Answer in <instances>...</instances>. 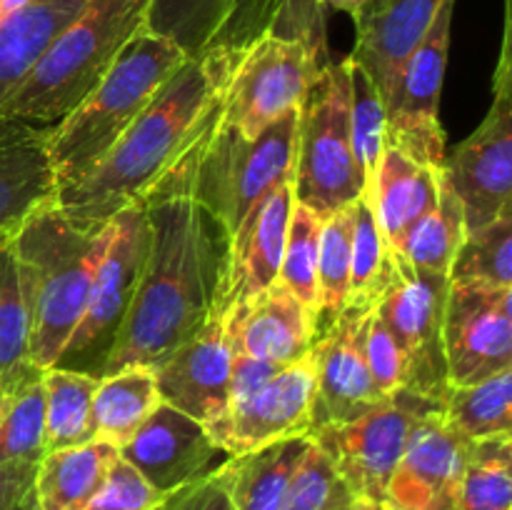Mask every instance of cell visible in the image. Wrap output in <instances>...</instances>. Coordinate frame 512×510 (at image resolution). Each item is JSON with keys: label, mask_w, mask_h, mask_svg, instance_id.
Segmentation results:
<instances>
[{"label": "cell", "mask_w": 512, "mask_h": 510, "mask_svg": "<svg viewBox=\"0 0 512 510\" xmlns=\"http://www.w3.org/2000/svg\"><path fill=\"white\" fill-rule=\"evenodd\" d=\"M385 510H400V508H390V505H385Z\"/></svg>", "instance_id": "cell-52"}, {"label": "cell", "mask_w": 512, "mask_h": 510, "mask_svg": "<svg viewBox=\"0 0 512 510\" xmlns=\"http://www.w3.org/2000/svg\"><path fill=\"white\" fill-rule=\"evenodd\" d=\"M448 278L450 285L512 288V210L465 233Z\"/></svg>", "instance_id": "cell-34"}, {"label": "cell", "mask_w": 512, "mask_h": 510, "mask_svg": "<svg viewBox=\"0 0 512 510\" xmlns=\"http://www.w3.org/2000/svg\"><path fill=\"white\" fill-rule=\"evenodd\" d=\"M160 405L150 368H125L103 375L93 395L95 440L123 448Z\"/></svg>", "instance_id": "cell-29"}, {"label": "cell", "mask_w": 512, "mask_h": 510, "mask_svg": "<svg viewBox=\"0 0 512 510\" xmlns=\"http://www.w3.org/2000/svg\"><path fill=\"white\" fill-rule=\"evenodd\" d=\"M310 443V438H288L225 460L233 510H280L290 478Z\"/></svg>", "instance_id": "cell-28"}, {"label": "cell", "mask_w": 512, "mask_h": 510, "mask_svg": "<svg viewBox=\"0 0 512 510\" xmlns=\"http://www.w3.org/2000/svg\"><path fill=\"white\" fill-rule=\"evenodd\" d=\"M85 0H30L0 23V108Z\"/></svg>", "instance_id": "cell-26"}, {"label": "cell", "mask_w": 512, "mask_h": 510, "mask_svg": "<svg viewBox=\"0 0 512 510\" xmlns=\"http://www.w3.org/2000/svg\"><path fill=\"white\" fill-rule=\"evenodd\" d=\"M355 205V203H353ZM353 205L323 220L318 245V298L315 330H325L348 305L350 255H353Z\"/></svg>", "instance_id": "cell-33"}, {"label": "cell", "mask_w": 512, "mask_h": 510, "mask_svg": "<svg viewBox=\"0 0 512 510\" xmlns=\"http://www.w3.org/2000/svg\"><path fill=\"white\" fill-rule=\"evenodd\" d=\"M158 385L160 403L210 423L230 405L233 378V348L218 310L200 325L198 333L150 365Z\"/></svg>", "instance_id": "cell-19"}, {"label": "cell", "mask_w": 512, "mask_h": 510, "mask_svg": "<svg viewBox=\"0 0 512 510\" xmlns=\"http://www.w3.org/2000/svg\"><path fill=\"white\" fill-rule=\"evenodd\" d=\"M373 0H320L325 10H340V13H348L350 18H358Z\"/></svg>", "instance_id": "cell-48"}, {"label": "cell", "mask_w": 512, "mask_h": 510, "mask_svg": "<svg viewBox=\"0 0 512 510\" xmlns=\"http://www.w3.org/2000/svg\"><path fill=\"white\" fill-rule=\"evenodd\" d=\"M458 510H512V435L473 440Z\"/></svg>", "instance_id": "cell-36"}, {"label": "cell", "mask_w": 512, "mask_h": 510, "mask_svg": "<svg viewBox=\"0 0 512 510\" xmlns=\"http://www.w3.org/2000/svg\"><path fill=\"white\" fill-rule=\"evenodd\" d=\"M353 255H350V295L348 303H373L378 295L380 280L388 268L390 250L380 230L370 200L360 198L353 205Z\"/></svg>", "instance_id": "cell-40"}, {"label": "cell", "mask_w": 512, "mask_h": 510, "mask_svg": "<svg viewBox=\"0 0 512 510\" xmlns=\"http://www.w3.org/2000/svg\"><path fill=\"white\" fill-rule=\"evenodd\" d=\"M443 410L450 423L470 440L512 435V368L480 383L450 388Z\"/></svg>", "instance_id": "cell-32"}, {"label": "cell", "mask_w": 512, "mask_h": 510, "mask_svg": "<svg viewBox=\"0 0 512 510\" xmlns=\"http://www.w3.org/2000/svg\"><path fill=\"white\" fill-rule=\"evenodd\" d=\"M323 220L305 205H293L285 235L283 260H280L278 280L315 313L318 298V245Z\"/></svg>", "instance_id": "cell-38"}, {"label": "cell", "mask_w": 512, "mask_h": 510, "mask_svg": "<svg viewBox=\"0 0 512 510\" xmlns=\"http://www.w3.org/2000/svg\"><path fill=\"white\" fill-rule=\"evenodd\" d=\"M363 355L375 388L385 398L408 385V360L383 320L375 315V303L363 325Z\"/></svg>", "instance_id": "cell-41"}, {"label": "cell", "mask_w": 512, "mask_h": 510, "mask_svg": "<svg viewBox=\"0 0 512 510\" xmlns=\"http://www.w3.org/2000/svg\"><path fill=\"white\" fill-rule=\"evenodd\" d=\"M143 208L148 255L103 375L165 358L210 318L223 285L228 240L195 198L190 145L145 195Z\"/></svg>", "instance_id": "cell-1"}, {"label": "cell", "mask_w": 512, "mask_h": 510, "mask_svg": "<svg viewBox=\"0 0 512 510\" xmlns=\"http://www.w3.org/2000/svg\"><path fill=\"white\" fill-rule=\"evenodd\" d=\"M165 498L133 465L118 458L98 493L80 510H160Z\"/></svg>", "instance_id": "cell-43"}, {"label": "cell", "mask_w": 512, "mask_h": 510, "mask_svg": "<svg viewBox=\"0 0 512 510\" xmlns=\"http://www.w3.org/2000/svg\"><path fill=\"white\" fill-rule=\"evenodd\" d=\"M150 0H85L45 48L0 118L55 125L103 80L120 50L145 25Z\"/></svg>", "instance_id": "cell-6"}, {"label": "cell", "mask_w": 512, "mask_h": 510, "mask_svg": "<svg viewBox=\"0 0 512 510\" xmlns=\"http://www.w3.org/2000/svg\"><path fill=\"white\" fill-rule=\"evenodd\" d=\"M120 458L155 490L170 495L213 473L230 455L213 443L205 423L160 403L143 428L120 448Z\"/></svg>", "instance_id": "cell-20"}, {"label": "cell", "mask_w": 512, "mask_h": 510, "mask_svg": "<svg viewBox=\"0 0 512 510\" xmlns=\"http://www.w3.org/2000/svg\"><path fill=\"white\" fill-rule=\"evenodd\" d=\"M45 455L43 370L30 365L0 418V465L38 463Z\"/></svg>", "instance_id": "cell-35"}, {"label": "cell", "mask_w": 512, "mask_h": 510, "mask_svg": "<svg viewBox=\"0 0 512 510\" xmlns=\"http://www.w3.org/2000/svg\"><path fill=\"white\" fill-rule=\"evenodd\" d=\"M28 3L30 0H0V23L8 20L13 13H18V10H23Z\"/></svg>", "instance_id": "cell-50"}, {"label": "cell", "mask_w": 512, "mask_h": 510, "mask_svg": "<svg viewBox=\"0 0 512 510\" xmlns=\"http://www.w3.org/2000/svg\"><path fill=\"white\" fill-rule=\"evenodd\" d=\"M235 53L188 58L153 103L88 175L58 190V208L80 230L98 233L120 210L143 203L198 133Z\"/></svg>", "instance_id": "cell-2"}, {"label": "cell", "mask_w": 512, "mask_h": 510, "mask_svg": "<svg viewBox=\"0 0 512 510\" xmlns=\"http://www.w3.org/2000/svg\"><path fill=\"white\" fill-rule=\"evenodd\" d=\"M330 63L305 40L265 33L235 53L220 90V120L245 138L300 110L313 75Z\"/></svg>", "instance_id": "cell-9"}, {"label": "cell", "mask_w": 512, "mask_h": 510, "mask_svg": "<svg viewBox=\"0 0 512 510\" xmlns=\"http://www.w3.org/2000/svg\"><path fill=\"white\" fill-rule=\"evenodd\" d=\"M473 440L445 410H430L415 423L388 485L385 505L400 510H458L460 485Z\"/></svg>", "instance_id": "cell-17"}, {"label": "cell", "mask_w": 512, "mask_h": 510, "mask_svg": "<svg viewBox=\"0 0 512 510\" xmlns=\"http://www.w3.org/2000/svg\"><path fill=\"white\" fill-rule=\"evenodd\" d=\"M35 470L38 463L28 460L0 465V510H38Z\"/></svg>", "instance_id": "cell-45"}, {"label": "cell", "mask_w": 512, "mask_h": 510, "mask_svg": "<svg viewBox=\"0 0 512 510\" xmlns=\"http://www.w3.org/2000/svg\"><path fill=\"white\" fill-rule=\"evenodd\" d=\"M295 203L320 220L350 208L365 195L350 130V60L325 63L300 105L293 170Z\"/></svg>", "instance_id": "cell-7"}, {"label": "cell", "mask_w": 512, "mask_h": 510, "mask_svg": "<svg viewBox=\"0 0 512 510\" xmlns=\"http://www.w3.org/2000/svg\"><path fill=\"white\" fill-rule=\"evenodd\" d=\"M110 225L113 235L95 273L85 313L53 368H68L103 378L105 363L113 353V345L135 298L150 240L143 203L120 210Z\"/></svg>", "instance_id": "cell-10"}, {"label": "cell", "mask_w": 512, "mask_h": 510, "mask_svg": "<svg viewBox=\"0 0 512 510\" xmlns=\"http://www.w3.org/2000/svg\"><path fill=\"white\" fill-rule=\"evenodd\" d=\"M350 130H353L355 160L368 193L370 180L385 150V100L378 85L353 60H350Z\"/></svg>", "instance_id": "cell-39"}, {"label": "cell", "mask_w": 512, "mask_h": 510, "mask_svg": "<svg viewBox=\"0 0 512 510\" xmlns=\"http://www.w3.org/2000/svg\"><path fill=\"white\" fill-rule=\"evenodd\" d=\"M450 278L423 275L390 250L388 268L375 295V315L408 360L405 388L445 403L450 383L443 355V315Z\"/></svg>", "instance_id": "cell-13"}, {"label": "cell", "mask_w": 512, "mask_h": 510, "mask_svg": "<svg viewBox=\"0 0 512 510\" xmlns=\"http://www.w3.org/2000/svg\"><path fill=\"white\" fill-rule=\"evenodd\" d=\"M210 438L230 458L315 430V368L310 355L283 365L260 388L233 400L223 415L205 423Z\"/></svg>", "instance_id": "cell-15"}, {"label": "cell", "mask_w": 512, "mask_h": 510, "mask_svg": "<svg viewBox=\"0 0 512 510\" xmlns=\"http://www.w3.org/2000/svg\"><path fill=\"white\" fill-rule=\"evenodd\" d=\"M338 480L330 455L313 440L290 478L280 510H323Z\"/></svg>", "instance_id": "cell-42"}, {"label": "cell", "mask_w": 512, "mask_h": 510, "mask_svg": "<svg viewBox=\"0 0 512 510\" xmlns=\"http://www.w3.org/2000/svg\"><path fill=\"white\" fill-rule=\"evenodd\" d=\"M50 125L0 118V240L45 205L58 200L50 163Z\"/></svg>", "instance_id": "cell-22"}, {"label": "cell", "mask_w": 512, "mask_h": 510, "mask_svg": "<svg viewBox=\"0 0 512 510\" xmlns=\"http://www.w3.org/2000/svg\"><path fill=\"white\" fill-rule=\"evenodd\" d=\"M283 365L265 363V360L248 358V355H235L233 353V378H230V403L233 400L245 398L253 393L255 388L265 383L270 375H275Z\"/></svg>", "instance_id": "cell-46"}, {"label": "cell", "mask_w": 512, "mask_h": 510, "mask_svg": "<svg viewBox=\"0 0 512 510\" xmlns=\"http://www.w3.org/2000/svg\"><path fill=\"white\" fill-rule=\"evenodd\" d=\"M185 60L173 40L145 25L125 43L103 80L60 123L50 125L48 148L58 190L78 183L108 155Z\"/></svg>", "instance_id": "cell-4"}, {"label": "cell", "mask_w": 512, "mask_h": 510, "mask_svg": "<svg viewBox=\"0 0 512 510\" xmlns=\"http://www.w3.org/2000/svg\"><path fill=\"white\" fill-rule=\"evenodd\" d=\"M30 365H33V363H30ZM30 365H25L23 370H18V373H15V375H10V378H3V380H0V418H3L5 408H8V403H10V395H13L15 385H18V380L23 378V373H25V370L30 368Z\"/></svg>", "instance_id": "cell-49"}, {"label": "cell", "mask_w": 512, "mask_h": 510, "mask_svg": "<svg viewBox=\"0 0 512 510\" xmlns=\"http://www.w3.org/2000/svg\"><path fill=\"white\" fill-rule=\"evenodd\" d=\"M455 0H445L423 43L395 75L385 95V145L428 168H443L445 130L440 95L448 68Z\"/></svg>", "instance_id": "cell-14"}, {"label": "cell", "mask_w": 512, "mask_h": 510, "mask_svg": "<svg viewBox=\"0 0 512 510\" xmlns=\"http://www.w3.org/2000/svg\"><path fill=\"white\" fill-rule=\"evenodd\" d=\"M113 225L80 230L58 203L35 210L13 235L20 285L30 315V363L53 368L78 328Z\"/></svg>", "instance_id": "cell-3"}, {"label": "cell", "mask_w": 512, "mask_h": 510, "mask_svg": "<svg viewBox=\"0 0 512 510\" xmlns=\"http://www.w3.org/2000/svg\"><path fill=\"white\" fill-rule=\"evenodd\" d=\"M353 510H385V503H373V500H358V498H355Z\"/></svg>", "instance_id": "cell-51"}, {"label": "cell", "mask_w": 512, "mask_h": 510, "mask_svg": "<svg viewBox=\"0 0 512 510\" xmlns=\"http://www.w3.org/2000/svg\"><path fill=\"white\" fill-rule=\"evenodd\" d=\"M223 328L235 355L293 365L310 355L315 343V313L280 280L223 313Z\"/></svg>", "instance_id": "cell-21"}, {"label": "cell", "mask_w": 512, "mask_h": 510, "mask_svg": "<svg viewBox=\"0 0 512 510\" xmlns=\"http://www.w3.org/2000/svg\"><path fill=\"white\" fill-rule=\"evenodd\" d=\"M443 173L463 205L465 233L512 210L510 0H505L503 50L493 80V105L483 123L445 155Z\"/></svg>", "instance_id": "cell-11"}, {"label": "cell", "mask_w": 512, "mask_h": 510, "mask_svg": "<svg viewBox=\"0 0 512 510\" xmlns=\"http://www.w3.org/2000/svg\"><path fill=\"white\" fill-rule=\"evenodd\" d=\"M450 388L512 368V288L450 285L443 315Z\"/></svg>", "instance_id": "cell-16"}, {"label": "cell", "mask_w": 512, "mask_h": 510, "mask_svg": "<svg viewBox=\"0 0 512 510\" xmlns=\"http://www.w3.org/2000/svg\"><path fill=\"white\" fill-rule=\"evenodd\" d=\"M445 0H380L355 18L353 53L348 55L388 95L395 75L415 53Z\"/></svg>", "instance_id": "cell-23"}, {"label": "cell", "mask_w": 512, "mask_h": 510, "mask_svg": "<svg viewBox=\"0 0 512 510\" xmlns=\"http://www.w3.org/2000/svg\"><path fill=\"white\" fill-rule=\"evenodd\" d=\"M375 3H380V0H373V3H370V5H375ZM370 5H368V8H370Z\"/></svg>", "instance_id": "cell-53"}, {"label": "cell", "mask_w": 512, "mask_h": 510, "mask_svg": "<svg viewBox=\"0 0 512 510\" xmlns=\"http://www.w3.org/2000/svg\"><path fill=\"white\" fill-rule=\"evenodd\" d=\"M220 90L223 85L190 143V155L195 198L213 215L230 248L265 198L283 180H293L300 110L245 138L220 120Z\"/></svg>", "instance_id": "cell-5"}, {"label": "cell", "mask_w": 512, "mask_h": 510, "mask_svg": "<svg viewBox=\"0 0 512 510\" xmlns=\"http://www.w3.org/2000/svg\"><path fill=\"white\" fill-rule=\"evenodd\" d=\"M465 238V215L460 198L455 190L450 188L448 178H445L443 168H440V195L438 205L433 213L410 233L405 240L403 255L418 273L423 275H443L448 278L450 265H453L455 255H458L460 245Z\"/></svg>", "instance_id": "cell-31"}, {"label": "cell", "mask_w": 512, "mask_h": 510, "mask_svg": "<svg viewBox=\"0 0 512 510\" xmlns=\"http://www.w3.org/2000/svg\"><path fill=\"white\" fill-rule=\"evenodd\" d=\"M145 28L173 40L185 58L240 53L265 33L305 40L328 58L320 0H150Z\"/></svg>", "instance_id": "cell-8"}, {"label": "cell", "mask_w": 512, "mask_h": 510, "mask_svg": "<svg viewBox=\"0 0 512 510\" xmlns=\"http://www.w3.org/2000/svg\"><path fill=\"white\" fill-rule=\"evenodd\" d=\"M443 405L410 388H400L360 418L340 425H320L310 438L330 455L338 478L348 485L353 498L385 503L390 478L415 423Z\"/></svg>", "instance_id": "cell-12"}, {"label": "cell", "mask_w": 512, "mask_h": 510, "mask_svg": "<svg viewBox=\"0 0 512 510\" xmlns=\"http://www.w3.org/2000/svg\"><path fill=\"white\" fill-rule=\"evenodd\" d=\"M30 365V315L13 238L0 240V380Z\"/></svg>", "instance_id": "cell-37"}, {"label": "cell", "mask_w": 512, "mask_h": 510, "mask_svg": "<svg viewBox=\"0 0 512 510\" xmlns=\"http://www.w3.org/2000/svg\"><path fill=\"white\" fill-rule=\"evenodd\" d=\"M98 380L95 375L68 368L43 370L45 453L95 440L93 395Z\"/></svg>", "instance_id": "cell-30"}, {"label": "cell", "mask_w": 512, "mask_h": 510, "mask_svg": "<svg viewBox=\"0 0 512 510\" xmlns=\"http://www.w3.org/2000/svg\"><path fill=\"white\" fill-rule=\"evenodd\" d=\"M293 205V180H283L265 198V203L260 205L248 228L240 233V238L228 248L223 285H220L218 303H215V310L220 315L230 305L243 303L250 295L260 293L278 280Z\"/></svg>", "instance_id": "cell-24"}, {"label": "cell", "mask_w": 512, "mask_h": 510, "mask_svg": "<svg viewBox=\"0 0 512 510\" xmlns=\"http://www.w3.org/2000/svg\"><path fill=\"white\" fill-rule=\"evenodd\" d=\"M440 195V168L418 165L385 145L365 198L378 215L388 250L400 253L405 240L433 213Z\"/></svg>", "instance_id": "cell-25"}, {"label": "cell", "mask_w": 512, "mask_h": 510, "mask_svg": "<svg viewBox=\"0 0 512 510\" xmlns=\"http://www.w3.org/2000/svg\"><path fill=\"white\" fill-rule=\"evenodd\" d=\"M160 510H233L228 468L218 465L213 473L193 480L165 498Z\"/></svg>", "instance_id": "cell-44"}, {"label": "cell", "mask_w": 512, "mask_h": 510, "mask_svg": "<svg viewBox=\"0 0 512 510\" xmlns=\"http://www.w3.org/2000/svg\"><path fill=\"white\" fill-rule=\"evenodd\" d=\"M120 450L103 440L50 450L35 470L38 510H80L108 478Z\"/></svg>", "instance_id": "cell-27"}, {"label": "cell", "mask_w": 512, "mask_h": 510, "mask_svg": "<svg viewBox=\"0 0 512 510\" xmlns=\"http://www.w3.org/2000/svg\"><path fill=\"white\" fill-rule=\"evenodd\" d=\"M353 503H355V498H353V493L348 490V485H345L343 480H338L323 510H353Z\"/></svg>", "instance_id": "cell-47"}, {"label": "cell", "mask_w": 512, "mask_h": 510, "mask_svg": "<svg viewBox=\"0 0 512 510\" xmlns=\"http://www.w3.org/2000/svg\"><path fill=\"white\" fill-rule=\"evenodd\" d=\"M373 303H348L328 328L315 335L310 348L315 368V428L350 423L385 398L375 388L363 355V325Z\"/></svg>", "instance_id": "cell-18"}]
</instances>
